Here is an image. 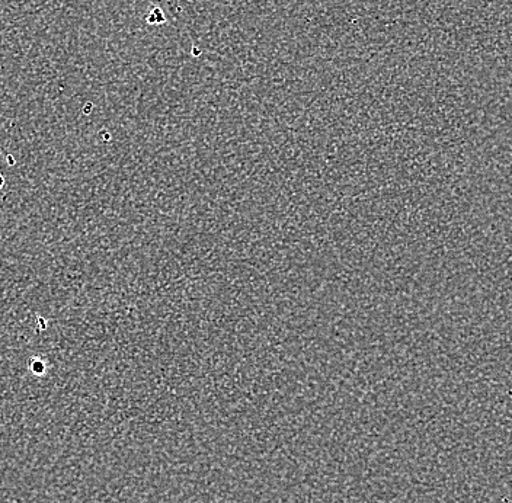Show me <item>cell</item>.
<instances>
[{"label": "cell", "mask_w": 512, "mask_h": 503, "mask_svg": "<svg viewBox=\"0 0 512 503\" xmlns=\"http://www.w3.org/2000/svg\"><path fill=\"white\" fill-rule=\"evenodd\" d=\"M30 368L32 373L35 374V376H41V374L46 373V365H44L43 361L38 360V358H35V360H31Z\"/></svg>", "instance_id": "cell-1"}, {"label": "cell", "mask_w": 512, "mask_h": 503, "mask_svg": "<svg viewBox=\"0 0 512 503\" xmlns=\"http://www.w3.org/2000/svg\"><path fill=\"white\" fill-rule=\"evenodd\" d=\"M3 185H5V179H3V176L0 175V191H2Z\"/></svg>", "instance_id": "cell-2"}]
</instances>
